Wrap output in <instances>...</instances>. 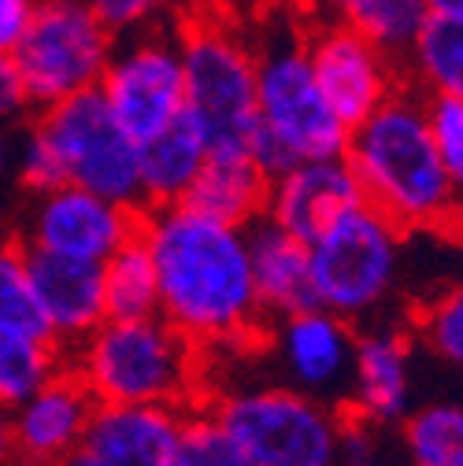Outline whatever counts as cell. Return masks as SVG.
Instances as JSON below:
<instances>
[{
	"label": "cell",
	"instance_id": "cell-34",
	"mask_svg": "<svg viewBox=\"0 0 463 466\" xmlns=\"http://www.w3.org/2000/svg\"><path fill=\"white\" fill-rule=\"evenodd\" d=\"M30 96L19 75V64L12 52H0V123H15L23 111H30Z\"/></svg>",
	"mask_w": 463,
	"mask_h": 466
},
{
	"label": "cell",
	"instance_id": "cell-14",
	"mask_svg": "<svg viewBox=\"0 0 463 466\" xmlns=\"http://www.w3.org/2000/svg\"><path fill=\"white\" fill-rule=\"evenodd\" d=\"M182 426L179 403H97L78 455L89 466H175Z\"/></svg>",
	"mask_w": 463,
	"mask_h": 466
},
{
	"label": "cell",
	"instance_id": "cell-25",
	"mask_svg": "<svg viewBox=\"0 0 463 466\" xmlns=\"http://www.w3.org/2000/svg\"><path fill=\"white\" fill-rule=\"evenodd\" d=\"M60 367V344L52 337L0 326V407H19Z\"/></svg>",
	"mask_w": 463,
	"mask_h": 466
},
{
	"label": "cell",
	"instance_id": "cell-12",
	"mask_svg": "<svg viewBox=\"0 0 463 466\" xmlns=\"http://www.w3.org/2000/svg\"><path fill=\"white\" fill-rule=\"evenodd\" d=\"M138 208H127L119 200H108L93 189L67 182L34 197L23 245L67 259L104 263L138 233Z\"/></svg>",
	"mask_w": 463,
	"mask_h": 466
},
{
	"label": "cell",
	"instance_id": "cell-30",
	"mask_svg": "<svg viewBox=\"0 0 463 466\" xmlns=\"http://www.w3.org/2000/svg\"><path fill=\"white\" fill-rule=\"evenodd\" d=\"M419 337L441 363L463 370V285L448 289L419 311Z\"/></svg>",
	"mask_w": 463,
	"mask_h": 466
},
{
	"label": "cell",
	"instance_id": "cell-10",
	"mask_svg": "<svg viewBox=\"0 0 463 466\" xmlns=\"http://www.w3.org/2000/svg\"><path fill=\"white\" fill-rule=\"evenodd\" d=\"M119 127L141 145L186 111V71L179 34L163 26L115 37L111 60L97 82Z\"/></svg>",
	"mask_w": 463,
	"mask_h": 466
},
{
	"label": "cell",
	"instance_id": "cell-15",
	"mask_svg": "<svg viewBox=\"0 0 463 466\" xmlns=\"http://www.w3.org/2000/svg\"><path fill=\"white\" fill-rule=\"evenodd\" d=\"M93 407L97 396L75 374V367H60L37 392L12 407L15 459L23 466H60L78 451Z\"/></svg>",
	"mask_w": 463,
	"mask_h": 466
},
{
	"label": "cell",
	"instance_id": "cell-31",
	"mask_svg": "<svg viewBox=\"0 0 463 466\" xmlns=\"http://www.w3.org/2000/svg\"><path fill=\"white\" fill-rule=\"evenodd\" d=\"M427 123H430V137L437 145L441 167L452 182L456 204L463 211V100L456 96H427Z\"/></svg>",
	"mask_w": 463,
	"mask_h": 466
},
{
	"label": "cell",
	"instance_id": "cell-17",
	"mask_svg": "<svg viewBox=\"0 0 463 466\" xmlns=\"http://www.w3.org/2000/svg\"><path fill=\"white\" fill-rule=\"evenodd\" d=\"M26 270L34 281V297L45 315L48 337L56 344H82L104 319V278L100 263L52 256L41 248L23 245Z\"/></svg>",
	"mask_w": 463,
	"mask_h": 466
},
{
	"label": "cell",
	"instance_id": "cell-19",
	"mask_svg": "<svg viewBox=\"0 0 463 466\" xmlns=\"http://www.w3.org/2000/svg\"><path fill=\"white\" fill-rule=\"evenodd\" d=\"M249 233V267H252V289L263 315H297L315 304L312 285V256L308 241L293 238L289 229L271 222L267 215L245 226Z\"/></svg>",
	"mask_w": 463,
	"mask_h": 466
},
{
	"label": "cell",
	"instance_id": "cell-6",
	"mask_svg": "<svg viewBox=\"0 0 463 466\" xmlns=\"http://www.w3.org/2000/svg\"><path fill=\"white\" fill-rule=\"evenodd\" d=\"M404 229L367 200L330 222L308 245L315 304L345 322L375 315L396 289Z\"/></svg>",
	"mask_w": 463,
	"mask_h": 466
},
{
	"label": "cell",
	"instance_id": "cell-21",
	"mask_svg": "<svg viewBox=\"0 0 463 466\" xmlns=\"http://www.w3.org/2000/svg\"><path fill=\"white\" fill-rule=\"evenodd\" d=\"M267 197L271 178L249 156H208L182 200L230 226H252L267 215Z\"/></svg>",
	"mask_w": 463,
	"mask_h": 466
},
{
	"label": "cell",
	"instance_id": "cell-29",
	"mask_svg": "<svg viewBox=\"0 0 463 466\" xmlns=\"http://www.w3.org/2000/svg\"><path fill=\"white\" fill-rule=\"evenodd\" d=\"M86 5L115 37L156 30L163 23H182L190 15V0H86Z\"/></svg>",
	"mask_w": 463,
	"mask_h": 466
},
{
	"label": "cell",
	"instance_id": "cell-36",
	"mask_svg": "<svg viewBox=\"0 0 463 466\" xmlns=\"http://www.w3.org/2000/svg\"><path fill=\"white\" fill-rule=\"evenodd\" d=\"M15 441H12V411L0 407V466H15Z\"/></svg>",
	"mask_w": 463,
	"mask_h": 466
},
{
	"label": "cell",
	"instance_id": "cell-28",
	"mask_svg": "<svg viewBox=\"0 0 463 466\" xmlns=\"http://www.w3.org/2000/svg\"><path fill=\"white\" fill-rule=\"evenodd\" d=\"M175 466H252V462L245 459L242 444L230 437V430L219 422L215 411H197V415L186 411Z\"/></svg>",
	"mask_w": 463,
	"mask_h": 466
},
{
	"label": "cell",
	"instance_id": "cell-4",
	"mask_svg": "<svg viewBox=\"0 0 463 466\" xmlns=\"http://www.w3.org/2000/svg\"><path fill=\"white\" fill-rule=\"evenodd\" d=\"M349 127L326 104L304 37H274L256 52V137L249 159L274 178L301 159L345 156Z\"/></svg>",
	"mask_w": 463,
	"mask_h": 466
},
{
	"label": "cell",
	"instance_id": "cell-3",
	"mask_svg": "<svg viewBox=\"0 0 463 466\" xmlns=\"http://www.w3.org/2000/svg\"><path fill=\"white\" fill-rule=\"evenodd\" d=\"M75 374L97 403H186L197 385V344L163 315L104 319L75 344Z\"/></svg>",
	"mask_w": 463,
	"mask_h": 466
},
{
	"label": "cell",
	"instance_id": "cell-38",
	"mask_svg": "<svg viewBox=\"0 0 463 466\" xmlns=\"http://www.w3.org/2000/svg\"><path fill=\"white\" fill-rule=\"evenodd\" d=\"M8 163H12V148H8L5 134H0V174H5V170H8Z\"/></svg>",
	"mask_w": 463,
	"mask_h": 466
},
{
	"label": "cell",
	"instance_id": "cell-2",
	"mask_svg": "<svg viewBox=\"0 0 463 466\" xmlns=\"http://www.w3.org/2000/svg\"><path fill=\"white\" fill-rule=\"evenodd\" d=\"M345 159L356 174L364 200L404 233L445 226L459 215L452 182L430 137L427 104L408 89L393 93L349 130Z\"/></svg>",
	"mask_w": 463,
	"mask_h": 466
},
{
	"label": "cell",
	"instance_id": "cell-22",
	"mask_svg": "<svg viewBox=\"0 0 463 466\" xmlns=\"http://www.w3.org/2000/svg\"><path fill=\"white\" fill-rule=\"evenodd\" d=\"M400 67L427 96L463 100V15H430Z\"/></svg>",
	"mask_w": 463,
	"mask_h": 466
},
{
	"label": "cell",
	"instance_id": "cell-7",
	"mask_svg": "<svg viewBox=\"0 0 463 466\" xmlns=\"http://www.w3.org/2000/svg\"><path fill=\"white\" fill-rule=\"evenodd\" d=\"M211 411L252 466H337L341 415L293 385L230 392Z\"/></svg>",
	"mask_w": 463,
	"mask_h": 466
},
{
	"label": "cell",
	"instance_id": "cell-8",
	"mask_svg": "<svg viewBox=\"0 0 463 466\" xmlns=\"http://www.w3.org/2000/svg\"><path fill=\"white\" fill-rule=\"evenodd\" d=\"M37 111L34 134L52 148L64 182L141 211L138 141L119 127L100 89L64 96Z\"/></svg>",
	"mask_w": 463,
	"mask_h": 466
},
{
	"label": "cell",
	"instance_id": "cell-39",
	"mask_svg": "<svg viewBox=\"0 0 463 466\" xmlns=\"http://www.w3.org/2000/svg\"><path fill=\"white\" fill-rule=\"evenodd\" d=\"M60 466H89V462H86V459H82V455H78V451H75V455H67V459H64V462H60Z\"/></svg>",
	"mask_w": 463,
	"mask_h": 466
},
{
	"label": "cell",
	"instance_id": "cell-27",
	"mask_svg": "<svg viewBox=\"0 0 463 466\" xmlns=\"http://www.w3.org/2000/svg\"><path fill=\"white\" fill-rule=\"evenodd\" d=\"M0 326L48 337L45 315L34 297L23 245H5V241H0Z\"/></svg>",
	"mask_w": 463,
	"mask_h": 466
},
{
	"label": "cell",
	"instance_id": "cell-9",
	"mask_svg": "<svg viewBox=\"0 0 463 466\" xmlns=\"http://www.w3.org/2000/svg\"><path fill=\"white\" fill-rule=\"evenodd\" d=\"M115 48V34L93 15L86 0H41L15 64L34 107H48L64 96L97 89Z\"/></svg>",
	"mask_w": 463,
	"mask_h": 466
},
{
	"label": "cell",
	"instance_id": "cell-16",
	"mask_svg": "<svg viewBox=\"0 0 463 466\" xmlns=\"http://www.w3.org/2000/svg\"><path fill=\"white\" fill-rule=\"evenodd\" d=\"M356 204H364V193L349 159L323 156V159H301L289 170L274 174L267 218L312 245L330 222H337Z\"/></svg>",
	"mask_w": 463,
	"mask_h": 466
},
{
	"label": "cell",
	"instance_id": "cell-33",
	"mask_svg": "<svg viewBox=\"0 0 463 466\" xmlns=\"http://www.w3.org/2000/svg\"><path fill=\"white\" fill-rule=\"evenodd\" d=\"M378 426H371L360 415L341 419L337 430V466H378Z\"/></svg>",
	"mask_w": 463,
	"mask_h": 466
},
{
	"label": "cell",
	"instance_id": "cell-5",
	"mask_svg": "<svg viewBox=\"0 0 463 466\" xmlns=\"http://www.w3.org/2000/svg\"><path fill=\"white\" fill-rule=\"evenodd\" d=\"M186 115L211 156H249L256 137V48L222 19L186 15L179 26Z\"/></svg>",
	"mask_w": 463,
	"mask_h": 466
},
{
	"label": "cell",
	"instance_id": "cell-20",
	"mask_svg": "<svg viewBox=\"0 0 463 466\" xmlns=\"http://www.w3.org/2000/svg\"><path fill=\"white\" fill-rule=\"evenodd\" d=\"M208 137L182 111L175 123L138 145V170H141V208L179 204L190 186L197 182L201 167L208 163Z\"/></svg>",
	"mask_w": 463,
	"mask_h": 466
},
{
	"label": "cell",
	"instance_id": "cell-35",
	"mask_svg": "<svg viewBox=\"0 0 463 466\" xmlns=\"http://www.w3.org/2000/svg\"><path fill=\"white\" fill-rule=\"evenodd\" d=\"M41 0H0V52H15Z\"/></svg>",
	"mask_w": 463,
	"mask_h": 466
},
{
	"label": "cell",
	"instance_id": "cell-1",
	"mask_svg": "<svg viewBox=\"0 0 463 466\" xmlns=\"http://www.w3.org/2000/svg\"><path fill=\"white\" fill-rule=\"evenodd\" d=\"M138 233L159 285V315L197 348L242 340L260 322L249 267V233L186 200L141 208Z\"/></svg>",
	"mask_w": 463,
	"mask_h": 466
},
{
	"label": "cell",
	"instance_id": "cell-26",
	"mask_svg": "<svg viewBox=\"0 0 463 466\" xmlns=\"http://www.w3.org/2000/svg\"><path fill=\"white\" fill-rule=\"evenodd\" d=\"M412 466H463V403H427L404 415Z\"/></svg>",
	"mask_w": 463,
	"mask_h": 466
},
{
	"label": "cell",
	"instance_id": "cell-13",
	"mask_svg": "<svg viewBox=\"0 0 463 466\" xmlns=\"http://www.w3.org/2000/svg\"><path fill=\"white\" fill-rule=\"evenodd\" d=\"M356 333L326 308H308L278 319L274 356L285 381L315 400H349Z\"/></svg>",
	"mask_w": 463,
	"mask_h": 466
},
{
	"label": "cell",
	"instance_id": "cell-24",
	"mask_svg": "<svg viewBox=\"0 0 463 466\" xmlns=\"http://www.w3.org/2000/svg\"><path fill=\"white\" fill-rule=\"evenodd\" d=\"M326 8L334 23L353 26L356 34L396 56V60L408 52L416 34L430 19L423 0H326Z\"/></svg>",
	"mask_w": 463,
	"mask_h": 466
},
{
	"label": "cell",
	"instance_id": "cell-11",
	"mask_svg": "<svg viewBox=\"0 0 463 466\" xmlns=\"http://www.w3.org/2000/svg\"><path fill=\"white\" fill-rule=\"evenodd\" d=\"M304 52L326 104L349 130L404 89V67L396 56L345 23H323L319 30H312L304 37Z\"/></svg>",
	"mask_w": 463,
	"mask_h": 466
},
{
	"label": "cell",
	"instance_id": "cell-18",
	"mask_svg": "<svg viewBox=\"0 0 463 466\" xmlns=\"http://www.w3.org/2000/svg\"><path fill=\"white\" fill-rule=\"evenodd\" d=\"M353 415L371 426L404 422L412 411V348L396 329H367L356 337L353 381H349Z\"/></svg>",
	"mask_w": 463,
	"mask_h": 466
},
{
	"label": "cell",
	"instance_id": "cell-32",
	"mask_svg": "<svg viewBox=\"0 0 463 466\" xmlns=\"http://www.w3.org/2000/svg\"><path fill=\"white\" fill-rule=\"evenodd\" d=\"M19 182H23V189L26 193H48V189H56V186H67L64 182V170H60V163H56V156H52V148L30 130L26 134V141H23V152H19Z\"/></svg>",
	"mask_w": 463,
	"mask_h": 466
},
{
	"label": "cell",
	"instance_id": "cell-37",
	"mask_svg": "<svg viewBox=\"0 0 463 466\" xmlns=\"http://www.w3.org/2000/svg\"><path fill=\"white\" fill-rule=\"evenodd\" d=\"M430 15H463V0H423Z\"/></svg>",
	"mask_w": 463,
	"mask_h": 466
},
{
	"label": "cell",
	"instance_id": "cell-23",
	"mask_svg": "<svg viewBox=\"0 0 463 466\" xmlns=\"http://www.w3.org/2000/svg\"><path fill=\"white\" fill-rule=\"evenodd\" d=\"M100 278H104V311H108V319L159 315L156 263L149 256V245L141 241V233H134L127 245H119L100 263Z\"/></svg>",
	"mask_w": 463,
	"mask_h": 466
}]
</instances>
